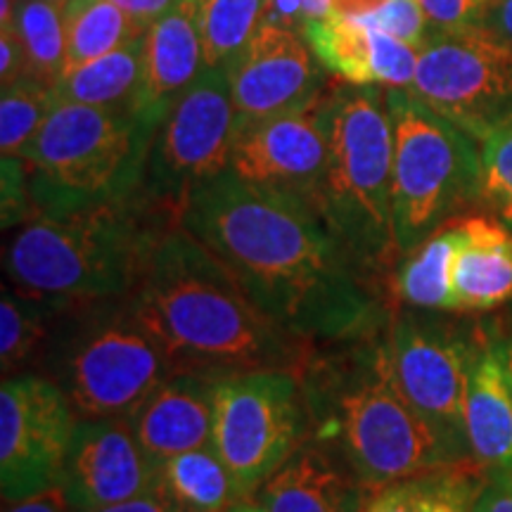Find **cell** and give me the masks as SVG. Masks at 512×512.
Wrapping results in <instances>:
<instances>
[{
  "instance_id": "obj_1",
  "label": "cell",
  "mask_w": 512,
  "mask_h": 512,
  "mask_svg": "<svg viewBox=\"0 0 512 512\" xmlns=\"http://www.w3.org/2000/svg\"><path fill=\"white\" fill-rule=\"evenodd\" d=\"M181 226L219 256L254 304L311 347L387 328L382 287L351 259L316 207L223 171L190 192Z\"/></svg>"
},
{
  "instance_id": "obj_2",
  "label": "cell",
  "mask_w": 512,
  "mask_h": 512,
  "mask_svg": "<svg viewBox=\"0 0 512 512\" xmlns=\"http://www.w3.org/2000/svg\"><path fill=\"white\" fill-rule=\"evenodd\" d=\"M131 299L181 368L299 373L311 351L268 318L219 256L181 223L162 230Z\"/></svg>"
},
{
  "instance_id": "obj_3",
  "label": "cell",
  "mask_w": 512,
  "mask_h": 512,
  "mask_svg": "<svg viewBox=\"0 0 512 512\" xmlns=\"http://www.w3.org/2000/svg\"><path fill=\"white\" fill-rule=\"evenodd\" d=\"M299 377L311 439L335 453L366 491L467 460L403 396L389 363L387 328L311 347Z\"/></svg>"
},
{
  "instance_id": "obj_4",
  "label": "cell",
  "mask_w": 512,
  "mask_h": 512,
  "mask_svg": "<svg viewBox=\"0 0 512 512\" xmlns=\"http://www.w3.org/2000/svg\"><path fill=\"white\" fill-rule=\"evenodd\" d=\"M166 226L150 202L36 214L5 245V275L15 290L64 304L102 302L136 290Z\"/></svg>"
},
{
  "instance_id": "obj_5",
  "label": "cell",
  "mask_w": 512,
  "mask_h": 512,
  "mask_svg": "<svg viewBox=\"0 0 512 512\" xmlns=\"http://www.w3.org/2000/svg\"><path fill=\"white\" fill-rule=\"evenodd\" d=\"M176 370V356L126 294L64 306L36 373L67 394L81 420H105L128 418Z\"/></svg>"
},
{
  "instance_id": "obj_6",
  "label": "cell",
  "mask_w": 512,
  "mask_h": 512,
  "mask_svg": "<svg viewBox=\"0 0 512 512\" xmlns=\"http://www.w3.org/2000/svg\"><path fill=\"white\" fill-rule=\"evenodd\" d=\"M394 124L387 88H332L330 155L313 207L370 278L387 273L394 242Z\"/></svg>"
},
{
  "instance_id": "obj_7",
  "label": "cell",
  "mask_w": 512,
  "mask_h": 512,
  "mask_svg": "<svg viewBox=\"0 0 512 512\" xmlns=\"http://www.w3.org/2000/svg\"><path fill=\"white\" fill-rule=\"evenodd\" d=\"M155 131L133 110L57 102L22 155L36 214L131 200L143 185Z\"/></svg>"
},
{
  "instance_id": "obj_8",
  "label": "cell",
  "mask_w": 512,
  "mask_h": 512,
  "mask_svg": "<svg viewBox=\"0 0 512 512\" xmlns=\"http://www.w3.org/2000/svg\"><path fill=\"white\" fill-rule=\"evenodd\" d=\"M387 107L394 124V242L401 256L482 204V147L408 88H389Z\"/></svg>"
},
{
  "instance_id": "obj_9",
  "label": "cell",
  "mask_w": 512,
  "mask_h": 512,
  "mask_svg": "<svg viewBox=\"0 0 512 512\" xmlns=\"http://www.w3.org/2000/svg\"><path fill=\"white\" fill-rule=\"evenodd\" d=\"M311 437L302 377L294 370L221 373L211 446L245 501Z\"/></svg>"
},
{
  "instance_id": "obj_10",
  "label": "cell",
  "mask_w": 512,
  "mask_h": 512,
  "mask_svg": "<svg viewBox=\"0 0 512 512\" xmlns=\"http://www.w3.org/2000/svg\"><path fill=\"white\" fill-rule=\"evenodd\" d=\"M238 112L226 67H204L166 112L147 152L145 200L169 223H181L190 192L230 169Z\"/></svg>"
},
{
  "instance_id": "obj_11",
  "label": "cell",
  "mask_w": 512,
  "mask_h": 512,
  "mask_svg": "<svg viewBox=\"0 0 512 512\" xmlns=\"http://www.w3.org/2000/svg\"><path fill=\"white\" fill-rule=\"evenodd\" d=\"M453 313L403 306L387 323L389 363L411 406L470 460L465 439V394L484 323L456 320Z\"/></svg>"
},
{
  "instance_id": "obj_12",
  "label": "cell",
  "mask_w": 512,
  "mask_h": 512,
  "mask_svg": "<svg viewBox=\"0 0 512 512\" xmlns=\"http://www.w3.org/2000/svg\"><path fill=\"white\" fill-rule=\"evenodd\" d=\"M408 91L482 143L512 121V46L486 27L434 31Z\"/></svg>"
},
{
  "instance_id": "obj_13",
  "label": "cell",
  "mask_w": 512,
  "mask_h": 512,
  "mask_svg": "<svg viewBox=\"0 0 512 512\" xmlns=\"http://www.w3.org/2000/svg\"><path fill=\"white\" fill-rule=\"evenodd\" d=\"M79 413L43 373L3 377L0 387V494L15 503L57 486Z\"/></svg>"
},
{
  "instance_id": "obj_14",
  "label": "cell",
  "mask_w": 512,
  "mask_h": 512,
  "mask_svg": "<svg viewBox=\"0 0 512 512\" xmlns=\"http://www.w3.org/2000/svg\"><path fill=\"white\" fill-rule=\"evenodd\" d=\"M332 88L273 117L238 124L230 171L259 188L313 202L330 155Z\"/></svg>"
},
{
  "instance_id": "obj_15",
  "label": "cell",
  "mask_w": 512,
  "mask_h": 512,
  "mask_svg": "<svg viewBox=\"0 0 512 512\" xmlns=\"http://www.w3.org/2000/svg\"><path fill=\"white\" fill-rule=\"evenodd\" d=\"M240 124L294 110L325 91V67L304 34L264 22L226 67Z\"/></svg>"
},
{
  "instance_id": "obj_16",
  "label": "cell",
  "mask_w": 512,
  "mask_h": 512,
  "mask_svg": "<svg viewBox=\"0 0 512 512\" xmlns=\"http://www.w3.org/2000/svg\"><path fill=\"white\" fill-rule=\"evenodd\" d=\"M159 465L140 446L128 418L81 420L60 486L76 512H88L155 489Z\"/></svg>"
},
{
  "instance_id": "obj_17",
  "label": "cell",
  "mask_w": 512,
  "mask_h": 512,
  "mask_svg": "<svg viewBox=\"0 0 512 512\" xmlns=\"http://www.w3.org/2000/svg\"><path fill=\"white\" fill-rule=\"evenodd\" d=\"M302 34L325 72L347 86L411 88L418 72L420 48L384 34L361 17L330 12L311 19Z\"/></svg>"
},
{
  "instance_id": "obj_18",
  "label": "cell",
  "mask_w": 512,
  "mask_h": 512,
  "mask_svg": "<svg viewBox=\"0 0 512 512\" xmlns=\"http://www.w3.org/2000/svg\"><path fill=\"white\" fill-rule=\"evenodd\" d=\"M219 375L195 368L176 370L128 415L140 446L159 467L178 453L211 444Z\"/></svg>"
},
{
  "instance_id": "obj_19",
  "label": "cell",
  "mask_w": 512,
  "mask_h": 512,
  "mask_svg": "<svg viewBox=\"0 0 512 512\" xmlns=\"http://www.w3.org/2000/svg\"><path fill=\"white\" fill-rule=\"evenodd\" d=\"M204 43L197 22V0H178L145 31L143 83L133 112L157 128L171 105L202 74Z\"/></svg>"
},
{
  "instance_id": "obj_20",
  "label": "cell",
  "mask_w": 512,
  "mask_h": 512,
  "mask_svg": "<svg viewBox=\"0 0 512 512\" xmlns=\"http://www.w3.org/2000/svg\"><path fill=\"white\" fill-rule=\"evenodd\" d=\"M254 501L266 512H363L366 486L309 437L261 484Z\"/></svg>"
},
{
  "instance_id": "obj_21",
  "label": "cell",
  "mask_w": 512,
  "mask_h": 512,
  "mask_svg": "<svg viewBox=\"0 0 512 512\" xmlns=\"http://www.w3.org/2000/svg\"><path fill=\"white\" fill-rule=\"evenodd\" d=\"M470 460L484 472H512V392L494 323H484L465 394Z\"/></svg>"
},
{
  "instance_id": "obj_22",
  "label": "cell",
  "mask_w": 512,
  "mask_h": 512,
  "mask_svg": "<svg viewBox=\"0 0 512 512\" xmlns=\"http://www.w3.org/2000/svg\"><path fill=\"white\" fill-rule=\"evenodd\" d=\"M465 240L453 268L460 313H486L512 302V228L496 216H463Z\"/></svg>"
},
{
  "instance_id": "obj_23",
  "label": "cell",
  "mask_w": 512,
  "mask_h": 512,
  "mask_svg": "<svg viewBox=\"0 0 512 512\" xmlns=\"http://www.w3.org/2000/svg\"><path fill=\"white\" fill-rule=\"evenodd\" d=\"M465 240L463 216L448 221L434 230L411 252L401 254L394 268V297L401 306L415 311L460 313L456 290H453V268Z\"/></svg>"
},
{
  "instance_id": "obj_24",
  "label": "cell",
  "mask_w": 512,
  "mask_h": 512,
  "mask_svg": "<svg viewBox=\"0 0 512 512\" xmlns=\"http://www.w3.org/2000/svg\"><path fill=\"white\" fill-rule=\"evenodd\" d=\"M484 475L472 460L420 472L370 491L363 512H472Z\"/></svg>"
},
{
  "instance_id": "obj_25",
  "label": "cell",
  "mask_w": 512,
  "mask_h": 512,
  "mask_svg": "<svg viewBox=\"0 0 512 512\" xmlns=\"http://www.w3.org/2000/svg\"><path fill=\"white\" fill-rule=\"evenodd\" d=\"M145 34L112 53L67 69L57 83V98L79 105L133 110L143 83Z\"/></svg>"
},
{
  "instance_id": "obj_26",
  "label": "cell",
  "mask_w": 512,
  "mask_h": 512,
  "mask_svg": "<svg viewBox=\"0 0 512 512\" xmlns=\"http://www.w3.org/2000/svg\"><path fill=\"white\" fill-rule=\"evenodd\" d=\"M159 484L178 512H228L245 501L228 465L211 444L162 463Z\"/></svg>"
},
{
  "instance_id": "obj_27",
  "label": "cell",
  "mask_w": 512,
  "mask_h": 512,
  "mask_svg": "<svg viewBox=\"0 0 512 512\" xmlns=\"http://www.w3.org/2000/svg\"><path fill=\"white\" fill-rule=\"evenodd\" d=\"M64 302L34 297L19 290H3L0 299V366L3 377L36 373L53 337Z\"/></svg>"
},
{
  "instance_id": "obj_28",
  "label": "cell",
  "mask_w": 512,
  "mask_h": 512,
  "mask_svg": "<svg viewBox=\"0 0 512 512\" xmlns=\"http://www.w3.org/2000/svg\"><path fill=\"white\" fill-rule=\"evenodd\" d=\"M62 10L67 29V69L112 53L147 31L112 0H67Z\"/></svg>"
},
{
  "instance_id": "obj_29",
  "label": "cell",
  "mask_w": 512,
  "mask_h": 512,
  "mask_svg": "<svg viewBox=\"0 0 512 512\" xmlns=\"http://www.w3.org/2000/svg\"><path fill=\"white\" fill-rule=\"evenodd\" d=\"M15 34L27 57V76L57 88L67 69V29L60 3L19 0Z\"/></svg>"
},
{
  "instance_id": "obj_30",
  "label": "cell",
  "mask_w": 512,
  "mask_h": 512,
  "mask_svg": "<svg viewBox=\"0 0 512 512\" xmlns=\"http://www.w3.org/2000/svg\"><path fill=\"white\" fill-rule=\"evenodd\" d=\"M266 5L268 0H197L204 64L228 67L264 24Z\"/></svg>"
},
{
  "instance_id": "obj_31",
  "label": "cell",
  "mask_w": 512,
  "mask_h": 512,
  "mask_svg": "<svg viewBox=\"0 0 512 512\" xmlns=\"http://www.w3.org/2000/svg\"><path fill=\"white\" fill-rule=\"evenodd\" d=\"M60 102L57 91L46 83L22 79L3 88L0 98V155L22 157L24 150L46 124L50 112Z\"/></svg>"
},
{
  "instance_id": "obj_32",
  "label": "cell",
  "mask_w": 512,
  "mask_h": 512,
  "mask_svg": "<svg viewBox=\"0 0 512 512\" xmlns=\"http://www.w3.org/2000/svg\"><path fill=\"white\" fill-rule=\"evenodd\" d=\"M482 204L512 228V121L482 143Z\"/></svg>"
},
{
  "instance_id": "obj_33",
  "label": "cell",
  "mask_w": 512,
  "mask_h": 512,
  "mask_svg": "<svg viewBox=\"0 0 512 512\" xmlns=\"http://www.w3.org/2000/svg\"><path fill=\"white\" fill-rule=\"evenodd\" d=\"M361 19L415 48L425 46L437 31L418 0H380L368 15H361Z\"/></svg>"
},
{
  "instance_id": "obj_34",
  "label": "cell",
  "mask_w": 512,
  "mask_h": 512,
  "mask_svg": "<svg viewBox=\"0 0 512 512\" xmlns=\"http://www.w3.org/2000/svg\"><path fill=\"white\" fill-rule=\"evenodd\" d=\"M36 216L29 171L22 157H3V228H17Z\"/></svg>"
},
{
  "instance_id": "obj_35",
  "label": "cell",
  "mask_w": 512,
  "mask_h": 512,
  "mask_svg": "<svg viewBox=\"0 0 512 512\" xmlns=\"http://www.w3.org/2000/svg\"><path fill=\"white\" fill-rule=\"evenodd\" d=\"M437 31L484 27L489 0H418Z\"/></svg>"
},
{
  "instance_id": "obj_36",
  "label": "cell",
  "mask_w": 512,
  "mask_h": 512,
  "mask_svg": "<svg viewBox=\"0 0 512 512\" xmlns=\"http://www.w3.org/2000/svg\"><path fill=\"white\" fill-rule=\"evenodd\" d=\"M332 12V0H268L264 22L283 24L302 34L311 19Z\"/></svg>"
},
{
  "instance_id": "obj_37",
  "label": "cell",
  "mask_w": 512,
  "mask_h": 512,
  "mask_svg": "<svg viewBox=\"0 0 512 512\" xmlns=\"http://www.w3.org/2000/svg\"><path fill=\"white\" fill-rule=\"evenodd\" d=\"M472 512H512V472H486Z\"/></svg>"
},
{
  "instance_id": "obj_38",
  "label": "cell",
  "mask_w": 512,
  "mask_h": 512,
  "mask_svg": "<svg viewBox=\"0 0 512 512\" xmlns=\"http://www.w3.org/2000/svg\"><path fill=\"white\" fill-rule=\"evenodd\" d=\"M27 79V57L15 29H0V86Z\"/></svg>"
},
{
  "instance_id": "obj_39",
  "label": "cell",
  "mask_w": 512,
  "mask_h": 512,
  "mask_svg": "<svg viewBox=\"0 0 512 512\" xmlns=\"http://www.w3.org/2000/svg\"><path fill=\"white\" fill-rule=\"evenodd\" d=\"M3 512H76L69 503L67 494L60 484L50 486L41 494L22 498L15 503H3Z\"/></svg>"
},
{
  "instance_id": "obj_40",
  "label": "cell",
  "mask_w": 512,
  "mask_h": 512,
  "mask_svg": "<svg viewBox=\"0 0 512 512\" xmlns=\"http://www.w3.org/2000/svg\"><path fill=\"white\" fill-rule=\"evenodd\" d=\"M88 512H178L176 505L171 503V498L164 494L162 484L157 482L155 489L145 491L136 498H128V501L105 505V508L88 510Z\"/></svg>"
},
{
  "instance_id": "obj_41",
  "label": "cell",
  "mask_w": 512,
  "mask_h": 512,
  "mask_svg": "<svg viewBox=\"0 0 512 512\" xmlns=\"http://www.w3.org/2000/svg\"><path fill=\"white\" fill-rule=\"evenodd\" d=\"M112 3L119 5L121 10L128 12L143 27H150L155 19L174 8L178 0H112Z\"/></svg>"
},
{
  "instance_id": "obj_42",
  "label": "cell",
  "mask_w": 512,
  "mask_h": 512,
  "mask_svg": "<svg viewBox=\"0 0 512 512\" xmlns=\"http://www.w3.org/2000/svg\"><path fill=\"white\" fill-rule=\"evenodd\" d=\"M484 27L512 46V0H489Z\"/></svg>"
},
{
  "instance_id": "obj_43",
  "label": "cell",
  "mask_w": 512,
  "mask_h": 512,
  "mask_svg": "<svg viewBox=\"0 0 512 512\" xmlns=\"http://www.w3.org/2000/svg\"><path fill=\"white\" fill-rule=\"evenodd\" d=\"M494 332L498 339V349H501V358L505 366V375H508L510 392H512V311L503 320H496Z\"/></svg>"
},
{
  "instance_id": "obj_44",
  "label": "cell",
  "mask_w": 512,
  "mask_h": 512,
  "mask_svg": "<svg viewBox=\"0 0 512 512\" xmlns=\"http://www.w3.org/2000/svg\"><path fill=\"white\" fill-rule=\"evenodd\" d=\"M19 0H0V29L15 27Z\"/></svg>"
},
{
  "instance_id": "obj_45",
  "label": "cell",
  "mask_w": 512,
  "mask_h": 512,
  "mask_svg": "<svg viewBox=\"0 0 512 512\" xmlns=\"http://www.w3.org/2000/svg\"><path fill=\"white\" fill-rule=\"evenodd\" d=\"M228 512H266V510L261 508V505L254 501V498H249V501H240L233 510H228Z\"/></svg>"
},
{
  "instance_id": "obj_46",
  "label": "cell",
  "mask_w": 512,
  "mask_h": 512,
  "mask_svg": "<svg viewBox=\"0 0 512 512\" xmlns=\"http://www.w3.org/2000/svg\"><path fill=\"white\" fill-rule=\"evenodd\" d=\"M48 3H60V5H64V3H67V0H48Z\"/></svg>"
}]
</instances>
